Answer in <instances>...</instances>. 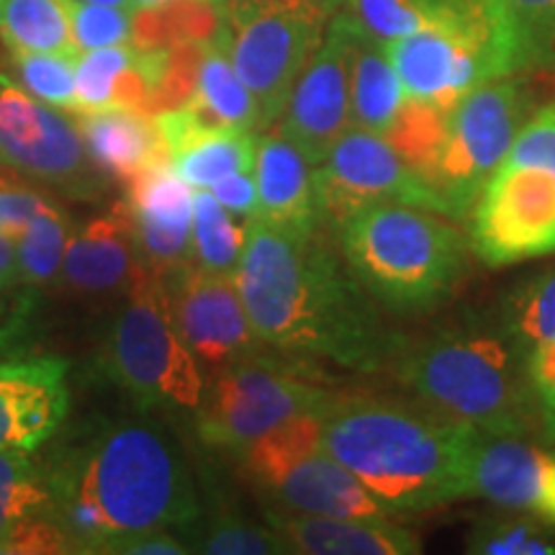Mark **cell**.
Instances as JSON below:
<instances>
[{
	"instance_id": "cell-1",
	"label": "cell",
	"mask_w": 555,
	"mask_h": 555,
	"mask_svg": "<svg viewBox=\"0 0 555 555\" xmlns=\"http://www.w3.org/2000/svg\"><path fill=\"white\" fill-rule=\"evenodd\" d=\"M234 283L260 343L298 363L380 373L404 339L319 229L298 234L249 219Z\"/></svg>"
},
{
	"instance_id": "cell-2",
	"label": "cell",
	"mask_w": 555,
	"mask_h": 555,
	"mask_svg": "<svg viewBox=\"0 0 555 555\" xmlns=\"http://www.w3.org/2000/svg\"><path fill=\"white\" fill-rule=\"evenodd\" d=\"M322 446L391 517L474 496L483 435L425 401L337 393L319 414Z\"/></svg>"
},
{
	"instance_id": "cell-3",
	"label": "cell",
	"mask_w": 555,
	"mask_h": 555,
	"mask_svg": "<svg viewBox=\"0 0 555 555\" xmlns=\"http://www.w3.org/2000/svg\"><path fill=\"white\" fill-rule=\"evenodd\" d=\"M47 478L54 517L75 553H119L129 540L201 515L176 446L137 422L108 427Z\"/></svg>"
},
{
	"instance_id": "cell-4",
	"label": "cell",
	"mask_w": 555,
	"mask_h": 555,
	"mask_svg": "<svg viewBox=\"0 0 555 555\" xmlns=\"http://www.w3.org/2000/svg\"><path fill=\"white\" fill-rule=\"evenodd\" d=\"M388 371L416 399L483 437L525 440L545 427L527 352L494 324L401 339Z\"/></svg>"
},
{
	"instance_id": "cell-5",
	"label": "cell",
	"mask_w": 555,
	"mask_h": 555,
	"mask_svg": "<svg viewBox=\"0 0 555 555\" xmlns=\"http://www.w3.org/2000/svg\"><path fill=\"white\" fill-rule=\"evenodd\" d=\"M337 242L347 268L388 314L440 309L468 270L466 234L442 214L420 206L360 208L337 227Z\"/></svg>"
},
{
	"instance_id": "cell-6",
	"label": "cell",
	"mask_w": 555,
	"mask_h": 555,
	"mask_svg": "<svg viewBox=\"0 0 555 555\" xmlns=\"http://www.w3.org/2000/svg\"><path fill=\"white\" fill-rule=\"evenodd\" d=\"M101 365L144 412L196 414L204 401L206 373L172 322L163 275L142 260L108 330Z\"/></svg>"
},
{
	"instance_id": "cell-7",
	"label": "cell",
	"mask_w": 555,
	"mask_h": 555,
	"mask_svg": "<svg viewBox=\"0 0 555 555\" xmlns=\"http://www.w3.org/2000/svg\"><path fill=\"white\" fill-rule=\"evenodd\" d=\"M311 378L307 363L258 356L237 360L208 376L206 393L196 412L201 442L237 457L270 429L304 414H319L335 399Z\"/></svg>"
},
{
	"instance_id": "cell-8",
	"label": "cell",
	"mask_w": 555,
	"mask_h": 555,
	"mask_svg": "<svg viewBox=\"0 0 555 555\" xmlns=\"http://www.w3.org/2000/svg\"><path fill=\"white\" fill-rule=\"evenodd\" d=\"M322 414V412H319ZM319 414L270 429L237 461L281 509L322 517H391L376 496L322 446Z\"/></svg>"
},
{
	"instance_id": "cell-9",
	"label": "cell",
	"mask_w": 555,
	"mask_h": 555,
	"mask_svg": "<svg viewBox=\"0 0 555 555\" xmlns=\"http://www.w3.org/2000/svg\"><path fill=\"white\" fill-rule=\"evenodd\" d=\"M527 119L530 95L525 82L512 75L474 88L448 111L446 144L429 183L446 201L450 219L470 217Z\"/></svg>"
},
{
	"instance_id": "cell-10",
	"label": "cell",
	"mask_w": 555,
	"mask_h": 555,
	"mask_svg": "<svg viewBox=\"0 0 555 555\" xmlns=\"http://www.w3.org/2000/svg\"><path fill=\"white\" fill-rule=\"evenodd\" d=\"M0 168L69 198H95L108 178L88 155L75 116L0 75Z\"/></svg>"
},
{
	"instance_id": "cell-11",
	"label": "cell",
	"mask_w": 555,
	"mask_h": 555,
	"mask_svg": "<svg viewBox=\"0 0 555 555\" xmlns=\"http://www.w3.org/2000/svg\"><path fill=\"white\" fill-rule=\"evenodd\" d=\"M319 224L337 232L352 214L376 204L420 206L448 217L446 201L386 137L350 127L314 165Z\"/></svg>"
},
{
	"instance_id": "cell-12",
	"label": "cell",
	"mask_w": 555,
	"mask_h": 555,
	"mask_svg": "<svg viewBox=\"0 0 555 555\" xmlns=\"http://www.w3.org/2000/svg\"><path fill=\"white\" fill-rule=\"evenodd\" d=\"M470 249L489 268L555 253V172L502 163L470 211Z\"/></svg>"
},
{
	"instance_id": "cell-13",
	"label": "cell",
	"mask_w": 555,
	"mask_h": 555,
	"mask_svg": "<svg viewBox=\"0 0 555 555\" xmlns=\"http://www.w3.org/2000/svg\"><path fill=\"white\" fill-rule=\"evenodd\" d=\"M330 18L319 11H270L229 21L227 54L258 101L262 131L281 119L291 90L322 44Z\"/></svg>"
},
{
	"instance_id": "cell-14",
	"label": "cell",
	"mask_w": 555,
	"mask_h": 555,
	"mask_svg": "<svg viewBox=\"0 0 555 555\" xmlns=\"http://www.w3.org/2000/svg\"><path fill=\"white\" fill-rule=\"evenodd\" d=\"M163 283L172 322L208 376L268 350L249 324L234 275L206 273L193 262H185L168 270Z\"/></svg>"
},
{
	"instance_id": "cell-15",
	"label": "cell",
	"mask_w": 555,
	"mask_h": 555,
	"mask_svg": "<svg viewBox=\"0 0 555 555\" xmlns=\"http://www.w3.org/2000/svg\"><path fill=\"white\" fill-rule=\"evenodd\" d=\"M358 31L339 13H332L322 44L296 80L291 99L278 119V131L288 137L311 165H319L332 144L352 127L350 75Z\"/></svg>"
},
{
	"instance_id": "cell-16",
	"label": "cell",
	"mask_w": 555,
	"mask_h": 555,
	"mask_svg": "<svg viewBox=\"0 0 555 555\" xmlns=\"http://www.w3.org/2000/svg\"><path fill=\"white\" fill-rule=\"evenodd\" d=\"M193 189L172 159L152 165L129 183V211L139 260L165 275L193 262Z\"/></svg>"
},
{
	"instance_id": "cell-17",
	"label": "cell",
	"mask_w": 555,
	"mask_h": 555,
	"mask_svg": "<svg viewBox=\"0 0 555 555\" xmlns=\"http://www.w3.org/2000/svg\"><path fill=\"white\" fill-rule=\"evenodd\" d=\"M67 409V363L62 358L0 365V450H37L57 433Z\"/></svg>"
},
{
	"instance_id": "cell-18",
	"label": "cell",
	"mask_w": 555,
	"mask_h": 555,
	"mask_svg": "<svg viewBox=\"0 0 555 555\" xmlns=\"http://www.w3.org/2000/svg\"><path fill=\"white\" fill-rule=\"evenodd\" d=\"M75 553L54 517L50 478L24 450H0V555Z\"/></svg>"
},
{
	"instance_id": "cell-19",
	"label": "cell",
	"mask_w": 555,
	"mask_h": 555,
	"mask_svg": "<svg viewBox=\"0 0 555 555\" xmlns=\"http://www.w3.org/2000/svg\"><path fill=\"white\" fill-rule=\"evenodd\" d=\"M474 496L555 527V453L522 437H483L474 461Z\"/></svg>"
},
{
	"instance_id": "cell-20",
	"label": "cell",
	"mask_w": 555,
	"mask_h": 555,
	"mask_svg": "<svg viewBox=\"0 0 555 555\" xmlns=\"http://www.w3.org/2000/svg\"><path fill=\"white\" fill-rule=\"evenodd\" d=\"M268 525L301 555H416L422 540L391 517H322L268 512Z\"/></svg>"
},
{
	"instance_id": "cell-21",
	"label": "cell",
	"mask_w": 555,
	"mask_h": 555,
	"mask_svg": "<svg viewBox=\"0 0 555 555\" xmlns=\"http://www.w3.org/2000/svg\"><path fill=\"white\" fill-rule=\"evenodd\" d=\"M139 268L129 201H119L69 237L60 278L78 294H127Z\"/></svg>"
},
{
	"instance_id": "cell-22",
	"label": "cell",
	"mask_w": 555,
	"mask_h": 555,
	"mask_svg": "<svg viewBox=\"0 0 555 555\" xmlns=\"http://www.w3.org/2000/svg\"><path fill=\"white\" fill-rule=\"evenodd\" d=\"M258 219L286 232L309 234L319 227L314 165L281 131H262L255 155Z\"/></svg>"
},
{
	"instance_id": "cell-23",
	"label": "cell",
	"mask_w": 555,
	"mask_h": 555,
	"mask_svg": "<svg viewBox=\"0 0 555 555\" xmlns=\"http://www.w3.org/2000/svg\"><path fill=\"white\" fill-rule=\"evenodd\" d=\"M86 139L90 159L108 180L131 183L152 165L172 159L155 116L129 106H106L73 114Z\"/></svg>"
},
{
	"instance_id": "cell-24",
	"label": "cell",
	"mask_w": 555,
	"mask_h": 555,
	"mask_svg": "<svg viewBox=\"0 0 555 555\" xmlns=\"http://www.w3.org/2000/svg\"><path fill=\"white\" fill-rule=\"evenodd\" d=\"M229 13L224 0H163L131 13L129 44L165 50L178 44H227Z\"/></svg>"
},
{
	"instance_id": "cell-25",
	"label": "cell",
	"mask_w": 555,
	"mask_h": 555,
	"mask_svg": "<svg viewBox=\"0 0 555 555\" xmlns=\"http://www.w3.org/2000/svg\"><path fill=\"white\" fill-rule=\"evenodd\" d=\"M193 119L206 131H249L262 134L255 95L242 82L227 54V44H206L193 99L185 103Z\"/></svg>"
},
{
	"instance_id": "cell-26",
	"label": "cell",
	"mask_w": 555,
	"mask_h": 555,
	"mask_svg": "<svg viewBox=\"0 0 555 555\" xmlns=\"http://www.w3.org/2000/svg\"><path fill=\"white\" fill-rule=\"evenodd\" d=\"M404 101V86L388 60L386 47L358 34L350 75L352 127L386 137Z\"/></svg>"
},
{
	"instance_id": "cell-27",
	"label": "cell",
	"mask_w": 555,
	"mask_h": 555,
	"mask_svg": "<svg viewBox=\"0 0 555 555\" xmlns=\"http://www.w3.org/2000/svg\"><path fill=\"white\" fill-rule=\"evenodd\" d=\"M0 39L9 52H54L78 57L67 0H0Z\"/></svg>"
},
{
	"instance_id": "cell-28",
	"label": "cell",
	"mask_w": 555,
	"mask_h": 555,
	"mask_svg": "<svg viewBox=\"0 0 555 555\" xmlns=\"http://www.w3.org/2000/svg\"><path fill=\"white\" fill-rule=\"evenodd\" d=\"M258 137L249 131H208L172 155V168L193 189H211L232 172H253Z\"/></svg>"
},
{
	"instance_id": "cell-29",
	"label": "cell",
	"mask_w": 555,
	"mask_h": 555,
	"mask_svg": "<svg viewBox=\"0 0 555 555\" xmlns=\"http://www.w3.org/2000/svg\"><path fill=\"white\" fill-rule=\"evenodd\" d=\"M247 221H237L208 189L193 193V266L217 275L237 273Z\"/></svg>"
},
{
	"instance_id": "cell-30",
	"label": "cell",
	"mask_w": 555,
	"mask_h": 555,
	"mask_svg": "<svg viewBox=\"0 0 555 555\" xmlns=\"http://www.w3.org/2000/svg\"><path fill=\"white\" fill-rule=\"evenodd\" d=\"M69 237H73L69 214L52 198L41 201L37 214L16 237L18 281L29 286H50L57 281Z\"/></svg>"
},
{
	"instance_id": "cell-31",
	"label": "cell",
	"mask_w": 555,
	"mask_h": 555,
	"mask_svg": "<svg viewBox=\"0 0 555 555\" xmlns=\"http://www.w3.org/2000/svg\"><path fill=\"white\" fill-rule=\"evenodd\" d=\"M494 327L527 356L555 339V268L512 288L496 311Z\"/></svg>"
},
{
	"instance_id": "cell-32",
	"label": "cell",
	"mask_w": 555,
	"mask_h": 555,
	"mask_svg": "<svg viewBox=\"0 0 555 555\" xmlns=\"http://www.w3.org/2000/svg\"><path fill=\"white\" fill-rule=\"evenodd\" d=\"M442 9L446 0H335V13L380 44L440 24Z\"/></svg>"
},
{
	"instance_id": "cell-33",
	"label": "cell",
	"mask_w": 555,
	"mask_h": 555,
	"mask_svg": "<svg viewBox=\"0 0 555 555\" xmlns=\"http://www.w3.org/2000/svg\"><path fill=\"white\" fill-rule=\"evenodd\" d=\"M446 111L429 106V103L406 99L397 121L388 129L386 139L422 178L433 180L435 165L440 159L442 144H446Z\"/></svg>"
},
{
	"instance_id": "cell-34",
	"label": "cell",
	"mask_w": 555,
	"mask_h": 555,
	"mask_svg": "<svg viewBox=\"0 0 555 555\" xmlns=\"http://www.w3.org/2000/svg\"><path fill=\"white\" fill-rule=\"evenodd\" d=\"M134 60V47L114 44L80 52L75 60V95L78 111H95L119 103L121 80ZM75 111V114H78Z\"/></svg>"
},
{
	"instance_id": "cell-35",
	"label": "cell",
	"mask_w": 555,
	"mask_h": 555,
	"mask_svg": "<svg viewBox=\"0 0 555 555\" xmlns=\"http://www.w3.org/2000/svg\"><path fill=\"white\" fill-rule=\"evenodd\" d=\"M75 60L73 54L54 52H11L13 69L24 90L34 99L50 106L75 114L78 95H75Z\"/></svg>"
},
{
	"instance_id": "cell-36",
	"label": "cell",
	"mask_w": 555,
	"mask_h": 555,
	"mask_svg": "<svg viewBox=\"0 0 555 555\" xmlns=\"http://www.w3.org/2000/svg\"><path fill=\"white\" fill-rule=\"evenodd\" d=\"M468 553L476 555H555V540L530 519L486 517L468 535Z\"/></svg>"
},
{
	"instance_id": "cell-37",
	"label": "cell",
	"mask_w": 555,
	"mask_h": 555,
	"mask_svg": "<svg viewBox=\"0 0 555 555\" xmlns=\"http://www.w3.org/2000/svg\"><path fill=\"white\" fill-rule=\"evenodd\" d=\"M522 41L527 69L555 65V0H496Z\"/></svg>"
},
{
	"instance_id": "cell-38",
	"label": "cell",
	"mask_w": 555,
	"mask_h": 555,
	"mask_svg": "<svg viewBox=\"0 0 555 555\" xmlns=\"http://www.w3.org/2000/svg\"><path fill=\"white\" fill-rule=\"evenodd\" d=\"M69 29H73L75 50L90 52L101 47L129 44L131 11L121 5L86 3V0H67Z\"/></svg>"
},
{
	"instance_id": "cell-39",
	"label": "cell",
	"mask_w": 555,
	"mask_h": 555,
	"mask_svg": "<svg viewBox=\"0 0 555 555\" xmlns=\"http://www.w3.org/2000/svg\"><path fill=\"white\" fill-rule=\"evenodd\" d=\"M198 553L208 555H281L288 553L273 527L249 525L237 517H221L198 538Z\"/></svg>"
},
{
	"instance_id": "cell-40",
	"label": "cell",
	"mask_w": 555,
	"mask_h": 555,
	"mask_svg": "<svg viewBox=\"0 0 555 555\" xmlns=\"http://www.w3.org/2000/svg\"><path fill=\"white\" fill-rule=\"evenodd\" d=\"M504 163L555 172V103H545L522 124Z\"/></svg>"
},
{
	"instance_id": "cell-41",
	"label": "cell",
	"mask_w": 555,
	"mask_h": 555,
	"mask_svg": "<svg viewBox=\"0 0 555 555\" xmlns=\"http://www.w3.org/2000/svg\"><path fill=\"white\" fill-rule=\"evenodd\" d=\"M44 198L47 196H41L39 191L13 183L9 178H0V229L16 240Z\"/></svg>"
},
{
	"instance_id": "cell-42",
	"label": "cell",
	"mask_w": 555,
	"mask_h": 555,
	"mask_svg": "<svg viewBox=\"0 0 555 555\" xmlns=\"http://www.w3.org/2000/svg\"><path fill=\"white\" fill-rule=\"evenodd\" d=\"M217 196L221 206L229 214H234L237 219H258L260 201H258V183H255V170L253 172H232V176L217 180V183L208 189Z\"/></svg>"
},
{
	"instance_id": "cell-43",
	"label": "cell",
	"mask_w": 555,
	"mask_h": 555,
	"mask_svg": "<svg viewBox=\"0 0 555 555\" xmlns=\"http://www.w3.org/2000/svg\"><path fill=\"white\" fill-rule=\"evenodd\" d=\"M229 21L255 16L270 11H319L332 16L335 0H224Z\"/></svg>"
},
{
	"instance_id": "cell-44",
	"label": "cell",
	"mask_w": 555,
	"mask_h": 555,
	"mask_svg": "<svg viewBox=\"0 0 555 555\" xmlns=\"http://www.w3.org/2000/svg\"><path fill=\"white\" fill-rule=\"evenodd\" d=\"M119 553L124 555H180V553H191V547H185V543H180L178 538H172L168 530H157V532H147V535H139L129 543H124L119 547Z\"/></svg>"
},
{
	"instance_id": "cell-45",
	"label": "cell",
	"mask_w": 555,
	"mask_h": 555,
	"mask_svg": "<svg viewBox=\"0 0 555 555\" xmlns=\"http://www.w3.org/2000/svg\"><path fill=\"white\" fill-rule=\"evenodd\" d=\"M18 281V260H16V240L0 229V291L13 286Z\"/></svg>"
},
{
	"instance_id": "cell-46",
	"label": "cell",
	"mask_w": 555,
	"mask_h": 555,
	"mask_svg": "<svg viewBox=\"0 0 555 555\" xmlns=\"http://www.w3.org/2000/svg\"><path fill=\"white\" fill-rule=\"evenodd\" d=\"M543 416H545L543 440H547V437L555 435V393L543 401Z\"/></svg>"
},
{
	"instance_id": "cell-47",
	"label": "cell",
	"mask_w": 555,
	"mask_h": 555,
	"mask_svg": "<svg viewBox=\"0 0 555 555\" xmlns=\"http://www.w3.org/2000/svg\"><path fill=\"white\" fill-rule=\"evenodd\" d=\"M86 3H103V5H121V9H129L134 13V3L131 0H86Z\"/></svg>"
},
{
	"instance_id": "cell-48",
	"label": "cell",
	"mask_w": 555,
	"mask_h": 555,
	"mask_svg": "<svg viewBox=\"0 0 555 555\" xmlns=\"http://www.w3.org/2000/svg\"><path fill=\"white\" fill-rule=\"evenodd\" d=\"M134 3V11L137 9H144V5H155V3H163V0H131Z\"/></svg>"
},
{
	"instance_id": "cell-49",
	"label": "cell",
	"mask_w": 555,
	"mask_h": 555,
	"mask_svg": "<svg viewBox=\"0 0 555 555\" xmlns=\"http://www.w3.org/2000/svg\"><path fill=\"white\" fill-rule=\"evenodd\" d=\"M545 442H547V448H551V450H553V453H555V435H551V437H547V440H545Z\"/></svg>"
}]
</instances>
